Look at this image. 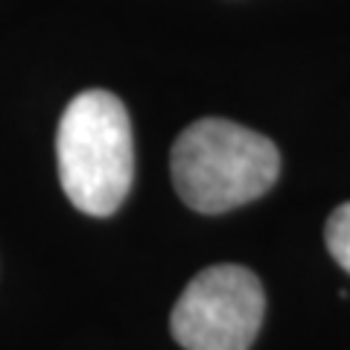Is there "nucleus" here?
I'll return each instance as SVG.
<instances>
[{"mask_svg": "<svg viewBox=\"0 0 350 350\" xmlns=\"http://www.w3.org/2000/svg\"><path fill=\"white\" fill-rule=\"evenodd\" d=\"M324 239H327V248H330L333 260L350 275V202L338 204L330 213L327 228H324Z\"/></svg>", "mask_w": 350, "mask_h": 350, "instance_id": "nucleus-4", "label": "nucleus"}, {"mask_svg": "<svg viewBox=\"0 0 350 350\" xmlns=\"http://www.w3.org/2000/svg\"><path fill=\"white\" fill-rule=\"evenodd\" d=\"M64 196L88 216H111L135 181V137L126 105L108 91H82L64 108L59 135Z\"/></svg>", "mask_w": 350, "mask_h": 350, "instance_id": "nucleus-2", "label": "nucleus"}, {"mask_svg": "<svg viewBox=\"0 0 350 350\" xmlns=\"http://www.w3.org/2000/svg\"><path fill=\"white\" fill-rule=\"evenodd\" d=\"M172 184L199 213H225L260 199L280 175V152L266 135L204 117L178 135L170 155Z\"/></svg>", "mask_w": 350, "mask_h": 350, "instance_id": "nucleus-1", "label": "nucleus"}, {"mask_svg": "<svg viewBox=\"0 0 350 350\" xmlns=\"http://www.w3.org/2000/svg\"><path fill=\"white\" fill-rule=\"evenodd\" d=\"M266 295L254 271L234 262L199 271L172 306V336L184 350H248L260 333Z\"/></svg>", "mask_w": 350, "mask_h": 350, "instance_id": "nucleus-3", "label": "nucleus"}]
</instances>
